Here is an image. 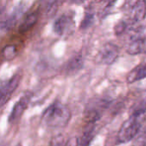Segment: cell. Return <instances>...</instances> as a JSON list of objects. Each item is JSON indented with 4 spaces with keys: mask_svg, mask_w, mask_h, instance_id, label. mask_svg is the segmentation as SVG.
<instances>
[{
    "mask_svg": "<svg viewBox=\"0 0 146 146\" xmlns=\"http://www.w3.org/2000/svg\"><path fill=\"white\" fill-rule=\"evenodd\" d=\"M71 117V111L67 105L60 102H55L42 114L41 123L48 128L60 129L68 126Z\"/></svg>",
    "mask_w": 146,
    "mask_h": 146,
    "instance_id": "1",
    "label": "cell"
},
{
    "mask_svg": "<svg viewBox=\"0 0 146 146\" xmlns=\"http://www.w3.org/2000/svg\"><path fill=\"white\" fill-rule=\"evenodd\" d=\"M146 112V108H139L136 109L132 115L123 122L118 134L117 141L120 144H125L133 140L139 132L142 119Z\"/></svg>",
    "mask_w": 146,
    "mask_h": 146,
    "instance_id": "2",
    "label": "cell"
},
{
    "mask_svg": "<svg viewBox=\"0 0 146 146\" xmlns=\"http://www.w3.org/2000/svg\"><path fill=\"white\" fill-rule=\"evenodd\" d=\"M21 80V75L20 73L15 74L11 78L3 82L1 84V99L0 104L1 107H3L10 99L13 93L15 91L19 86Z\"/></svg>",
    "mask_w": 146,
    "mask_h": 146,
    "instance_id": "3",
    "label": "cell"
},
{
    "mask_svg": "<svg viewBox=\"0 0 146 146\" xmlns=\"http://www.w3.org/2000/svg\"><path fill=\"white\" fill-rule=\"evenodd\" d=\"M120 54V48L117 45L108 42L103 46L98 53V61L104 65H112L118 59Z\"/></svg>",
    "mask_w": 146,
    "mask_h": 146,
    "instance_id": "4",
    "label": "cell"
},
{
    "mask_svg": "<svg viewBox=\"0 0 146 146\" xmlns=\"http://www.w3.org/2000/svg\"><path fill=\"white\" fill-rule=\"evenodd\" d=\"M31 96L32 95L30 93H26L24 96H21V98H20L15 102L8 119V121L10 125L17 122L21 119V117L26 111L27 108L28 107V104L31 100Z\"/></svg>",
    "mask_w": 146,
    "mask_h": 146,
    "instance_id": "5",
    "label": "cell"
},
{
    "mask_svg": "<svg viewBox=\"0 0 146 146\" xmlns=\"http://www.w3.org/2000/svg\"><path fill=\"white\" fill-rule=\"evenodd\" d=\"M74 28V21L68 15L59 16L53 23V31L59 36H63L72 32Z\"/></svg>",
    "mask_w": 146,
    "mask_h": 146,
    "instance_id": "6",
    "label": "cell"
},
{
    "mask_svg": "<svg viewBox=\"0 0 146 146\" xmlns=\"http://www.w3.org/2000/svg\"><path fill=\"white\" fill-rule=\"evenodd\" d=\"M127 52L131 55H137L146 52V37L140 31H136L129 42Z\"/></svg>",
    "mask_w": 146,
    "mask_h": 146,
    "instance_id": "7",
    "label": "cell"
},
{
    "mask_svg": "<svg viewBox=\"0 0 146 146\" xmlns=\"http://www.w3.org/2000/svg\"><path fill=\"white\" fill-rule=\"evenodd\" d=\"M23 12V7L22 5H18L15 8L13 12L7 15L5 18H2L1 21V29L2 31H9L13 28V27L16 24V22L18 21L19 17Z\"/></svg>",
    "mask_w": 146,
    "mask_h": 146,
    "instance_id": "8",
    "label": "cell"
},
{
    "mask_svg": "<svg viewBox=\"0 0 146 146\" xmlns=\"http://www.w3.org/2000/svg\"><path fill=\"white\" fill-rule=\"evenodd\" d=\"M84 65V58L80 54L73 56L64 65V71L67 75H74L80 71Z\"/></svg>",
    "mask_w": 146,
    "mask_h": 146,
    "instance_id": "9",
    "label": "cell"
},
{
    "mask_svg": "<svg viewBox=\"0 0 146 146\" xmlns=\"http://www.w3.org/2000/svg\"><path fill=\"white\" fill-rule=\"evenodd\" d=\"M144 78H146V64H141L127 74V81L128 83H133Z\"/></svg>",
    "mask_w": 146,
    "mask_h": 146,
    "instance_id": "10",
    "label": "cell"
},
{
    "mask_svg": "<svg viewBox=\"0 0 146 146\" xmlns=\"http://www.w3.org/2000/svg\"><path fill=\"white\" fill-rule=\"evenodd\" d=\"M94 133H95V125L94 124H88L86 129L84 131V133L81 134V136L77 140L76 146H90L93 138H94Z\"/></svg>",
    "mask_w": 146,
    "mask_h": 146,
    "instance_id": "11",
    "label": "cell"
},
{
    "mask_svg": "<svg viewBox=\"0 0 146 146\" xmlns=\"http://www.w3.org/2000/svg\"><path fill=\"white\" fill-rule=\"evenodd\" d=\"M133 21L135 22H141L146 17V1L138 0L133 7Z\"/></svg>",
    "mask_w": 146,
    "mask_h": 146,
    "instance_id": "12",
    "label": "cell"
},
{
    "mask_svg": "<svg viewBox=\"0 0 146 146\" xmlns=\"http://www.w3.org/2000/svg\"><path fill=\"white\" fill-rule=\"evenodd\" d=\"M38 19V12L30 13L29 15H27L26 16V18L21 23V26L19 28V31L21 33H25V32L28 31L36 24Z\"/></svg>",
    "mask_w": 146,
    "mask_h": 146,
    "instance_id": "13",
    "label": "cell"
},
{
    "mask_svg": "<svg viewBox=\"0 0 146 146\" xmlns=\"http://www.w3.org/2000/svg\"><path fill=\"white\" fill-rule=\"evenodd\" d=\"M17 53V50L15 46L14 45H8L5 46L2 51V55H3V59L6 61H9L12 60Z\"/></svg>",
    "mask_w": 146,
    "mask_h": 146,
    "instance_id": "14",
    "label": "cell"
},
{
    "mask_svg": "<svg viewBox=\"0 0 146 146\" xmlns=\"http://www.w3.org/2000/svg\"><path fill=\"white\" fill-rule=\"evenodd\" d=\"M93 22H94V15H93V13L87 12L85 15V16H84L81 23H80V28L81 29H86L89 27H91L93 24Z\"/></svg>",
    "mask_w": 146,
    "mask_h": 146,
    "instance_id": "15",
    "label": "cell"
},
{
    "mask_svg": "<svg viewBox=\"0 0 146 146\" xmlns=\"http://www.w3.org/2000/svg\"><path fill=\"white\" fill-rule=\"evenodd\" d=\"M128 28V23L126 22V21H120L118 23L115 24V28H114V32H115V34L117 35V36H120L122 34H124L126 32V30Z\"/></svg>",
    "mask_w": 146,
    "mask_h": 146,
    "instance_id": "16",
    "label": "cell"
},
{
    "mask_svg": "<svg viewBox=\"0 0 146 146\" xmlns=\"http://www.w3.org/2000/svg\"><path fill=\"white\" fill-rule=\"evenodd\" d=\"M43 3L44 4L46 12L48 13H54L56 12V7L57 5V0H43Z\"/></svg>",
    "mask_w": 146,
    "mask_h": 146,
    "instance_id": "17",
    "label": "cell"
},
{
    "mask_svg": "<svg viewBox=\"0 0 146 146\" xmlns=\"http://www.w3.org/2000/svg\"><path fill=\"white\" fill-rule=\"evenodd\" d=\"M49 146H67V142L63 136L59 135L51 140Z\"/></svg>",
    "mask_w": 146,
    "mask_h": 146,
    "instance_id": "18",
    "label": "cell"
},
{
    "mask_svg": "<svg viewBox=\"0 0 146 146\" xmlns=\"http://www.w3.org/2000/svg\"><path fill=\"white\" fill-rule=\"evenodd\" d=\"M86 1V0H72V2L74 3H76V4H80V3H84Z\"/></svg>",
    "mask_w": 146,
    "mask_h": 146,
    "instance_id": "19",
    "label": "cell"
},
{
    "mask_svg": "<svg viewBox=\"0 0 146 146\" xmlns=\"http://www.w3.org/2000/svg\"><path fill=\"white\" fill-rule=\"evenodd\" d=\"M102 1L107 2V3H109L110 4H113V3H114V2H115V0H102Z\"/></svg>",
    "mask_w": 146,
    "mask_h": 146,
    "instance_id": "20",
    "label": "cell"
}]
</instances>
